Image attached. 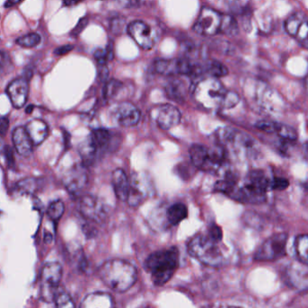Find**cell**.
Segmentation results:
<instances>
[{
	"instance_id": "cell-40",
	"label": "cell",
	"mask_w": 308,
	"mask_h": 308,
	"mask_svg": "<svg viewBox=\"0 0 308 308\" xmlns=\"http://www.w3.org/2000/svg\"><path fill=\"white\" fill-rule=\"evenodd\" d=\"M207 234L211 238H213V240L219 241V242L223 240V230L221 229V227H219L218 225H216V224H212L210 226Z\"/></svg>"
},
{
	"instance_id": "cell-6",
	"label": "cell",
	"mask_w": 308,
	"mask_h": 308,
	"mask_svg": "<svg viewBox=\"0 0 308 308\" xmlns=\"http://www.w3.org/2000/svg\"><path fill=\"white\" fill-rule=\"evenodd\" d=\"M227 90L224 85L213 77L202 80L194 89V97L201 106L213 110L222 108Z\"/></svg>"
},
{
	"instance_id": "cell-27",
	"label": "cell",
	"mask_w": 308,
	"mask_h": 308,
	"mask_svg": "<svg viewBox=\"0 0 308 308\" xmlns=\"http://www.w3.org/2000/svg\"><path fill=\"white\" fill-rule=\"evenodd\" d=\"M295 249L299 261L308 265V237L307 234L297 236L295 241Z\"/></svg>"
},
{
	"instance_id": "cell-26",
	"label": "cell",
	"mask_w": 308,
	"mask_h": 308,
	"mask_svg": "<svg viewBox=\"0 0 308 308\" xmlns=\"http://www.w3.org/2000/svg\"><path fill=\"white\" fill-rule=\"evenodd\" d=\"M98 151L105 149L111 142V133L105 129H97L90 136Z\"/></svg>"
},
{
	"instance_id": "cell-45",
	"label": "cell",
	"mask_w": 308,
	"mask_h": 308,
	"mask_svg": "<svg viewBox=\"0 0 308 308\" xmlns=\"http://www.w3.org/2000/svg\"><path fill=\"white\" fill-rule=\"evenodd\" d=\"M73 49V45H62V46H60V47L56 48V50H55V54H56V56H64V55H66L68 53H70Z\"/></svg>"
},
{
	"instance_id": "cell-10",
	"label": "cell",
	"mask_w": 308,
	"mask_h": 308,
	"mask_svg": "<svg viewBox=\"0 0 308 308\" xmlns=\"http://www.w3.org/2000/svg\"><path fill=\"white\" fill-rule=\"evenodd\" d=\"M62 269L60 264L52 262L44 266L41 273L42 295L44 299L48 300L47 302L54 299V296L62 280Z\"/></svg>"
},
{
	"instance_id": "cell-48",
	"label": "cell",
	"mask_w": 308,
	"mask_h": 308,
	"mask_svg": "<svg viewBox=\"0 0 308 308\" xmlns=\"http://www.w3.org/2000/svg\"><path fill=\"white\" fill-rule=\"evenodd\" d=\"M10 62L9 56L5 52H0V65H5Z\"/></svg>"
},
{
	"instance_id": "cell-24",
	"label": "cell",
	"mask_w": 308,
	"mask_h": 308,
	"mask_svg": "<svg viewBox=\"0 0 308 308\" xmlns=\"http://www.w3.org/2000/svg\"><path fill=\"white\" fill-rule=\"evenodd\" d=\"M188 215V209L182 202H176L168 208L167 211V218L171 225H177Z\"/></svg>"
},
{
	"instance_id": "cell-41",
	"label": "cell",
	"mask_w": 308,
	"mask_h": 308,
	"mask_svg": "<svg viewBox=\"0 0 308 308\" xmlns=\"http://www.w3.org/2000/svg\"><path fill=\"white\" fill-rule=\"evenodd\" d=\"M125 20L122 18H114L111 23V30L115 34H120L122 32Z\"/></svg>"
},
{
	"instance_id": "cell-52",
	"label": "cell",
	"mask_w": 308,
	"mask_h": 308,
	"mask_svg": "<svg viewBox=\"0 0 308 308\" xmlns=\"http://www.w3.org/2000/svg\"><path fill=\"white\" fill-rule=\"evenodd\" d=\"M32 109H33V106L28 107V110H27V112H28V113H30V112H32Z\"/></svg>"
},
{
	"instance_id": "cell-8",
	"label": "cell",
	"mask_w": 308,
	"mask_h": 308,
	"mask_svg": "<svg viewBox=\"0 0 308 308\" xmlns=\"http://www.w3.org/2000/svg\"><path fill=\"white\" fill-rule=\"evenodd\" d=\"M287 234L285 232L270 236L258 247L255 252L254 259L258 261H274L286 256Z\"/></svg>"
},
{
	"instance_id": "cell-36",
	"label": "cell",
	"mask_w": 308,
	"mask_h": 308,
	"mask_svg": "<svg viewBox=\"0 0 308 308\" xmlns=\"http://www.w3.org/2000/svg\"><path fill=\"white\" fill-rule=\"evenodd\" d=\"M121 87H122V84L117 80H112L108 82L104 88V97L106 99H111L118 93V90L121 89Z\"/></svg>"
},
{
	"instance_id": "cell-16",
	"label": "cell",
	"mask_w": 308,
	"mask_h": 308,
	"mask_svg": "<svg viewBox=\"0 0 308 308\" xmlns=\"http://www.w3.org/2000/svg\"><path fill=\"white\" fill-rule=\"evenodd\" d=\"M286 283L298 290L308 288V267L307 264L293 262L286 269Z\"/></svg>"
},
{
	"instance_id": "cell-15",
	"label": "cell",
	"mask_w": 308,
	"mask_h": 308,
	"mask_svg": "<svg viewBox=\"0 0 308 308\" xmlns=\"http://www.w3.org/2000/svg\"><path fill=\"white\" fill-rule=\"evenodd\" d=\"M6 93L10 99L12 105L16 109H21L28 101L29 93L28 80L18 78L12 81L6 88Z\"/></svg>"
},
{
	"instance_id": "cell-9",
	"label": "cell",
	"mask_w": 308,
	"mask_h": 308,
	"mask_svg": "<svg viewBox=\"0 0 308 308\" xmlns=\"http://www.w3.org/2000/svg\"><path fill=\"white\" fill-rule=\"evenodd\" d=\"M223 16L210 7H202L194 26V31L203 36H213L220 34Z\"/></svg>"
},
{
	"instance_id": "cell-4",
	"label": "cell",
	"mask_w": 308,
	"mask_h": 308,
	"mask_svg": "<svg viewBox=\"0 0 308 308\" xmlns=\"http://www.w3.org/2000/svg\"><path fill=\"white\" fill-rule=\"evenodd\" d=\"M219 241L208 234H198L188 243V253L193 258L211 267H218L224 262V253L219 247Z\"/></svg>"
},
{
	"instance_id": "cell-20",
	"label": "cell",
	"mask_w": 308,
	"mask_h": 308,
	"mask_svg": "<svg viewBox=\"0 0 308 308\" xmlns=\"http://www.w3.org/2000/svg\"><path fill=\"white\" fill-rule=\"evenodd\" d=\"M25 129L34 146L42 144L46 140L49 133L47 124L41 119H33L29 121Z\"/></svg>"
},
{
	"instance_id": "cell-25",
	"label": "cell",
	"mask_w": 308,
	"mask_h": 308,
	"mask_svg": "<svg viewBox=\"0 0 308 308\" xmlns=\"http://www.w3.org/2000/svg\"><path fill=\"white\" fill-rule=\"evenodd\" d=\"M166 92L168 98L175 101H183L186 95V84L182 80H173L168 84Z\"/></svg>"
},
{
	"instance_id": "cell-29",
	"label": "cell",
	"mask_w": 308,
	"mask_h": 308,
	"mask_svg": "<svg viewBox=\"0 0 308 308\" xmlns=\"http://www.w3.org/2000/svg\"><path fill=\"white\" fill-rule=\"evenodd\" d=\"M275 133L280 136L282 140L286 141H295L297 140V132L296 129L284 124L277 123Z\"/></svg>"
},
{
	"instance_id": "cell-43",
	"label": "cell",
	"mask_w": 308,
	"mask_h": 308,
	"mask_svg": "<svg viewBox=\"0 0 308 308\" xmlns=\"http://www.w3.org/2000/svg\"><path fill=\"white\" fill-rule=\"evenodd\" d=\"M118 4L125 8H132L138 6L140 0H116Z\"/></svg>"
},
{
	"instance_id": "cell-3",
	"label": "cell",
	"mask_w": 308,
	"mask_h": 308,
	"mask_svg": "<svg viewBox=\"0 0 308 308\" xmlns=\"http://www.w3.org/2000/svg\"><path fill=\"white\" fill-rule=\"evenodd\" d=\"M270 180L262 170H253L247 174L241 186L238 185L233 199L248 203L258 204L265 202Z\"/></svg>"
},
{
	"instance_id": "cell-23",
	"label": "cell",
	"mask_w": 308,
	"mask_h": 308,
	"mask_svg": "<svg viewBox=\"0 0 308 308\" xmlns=\"http://www.w3.org/2000/svg\"><path fill=\"white\" fill-rule=\"evenodd\" d=\"M98 152L99 151L90 137L83 141L82 144L79 146V153L81 155L84 166L91 165L94 162Z\"/></svg>"
},
{
	"instance_id": "cell-21",
	"label": "cell",
	"mask_w": 308,
	"mask_h": 308,
	"mask_svg": "<svg viewBox=\"0 0 308 308\" xmlns=\"http://www.w3.org/2000/svg\"><path fill=\"white\" fill-rule=\"evenodd\" d=\"M112 185L118 200L126 202L129 195V179L122 169H116L112 174Z\"/></svg>"
},
{
	"instance_id": "cell-17",
	"label": "cell",
	"mask_w": 308,
	"mask_h": 308,
	"mask_svg": "<svg viewBox=\"0 0 308 308\" xmlns=\"http://www.w3.org/2000/svg\"><path fill=\"white\" fill-rule=\"evenodd\" d=\"M181 113L176 107L165 104L157 109L156 121L160 129L168 130L180 123Z\"/></svg>"
},
{
	"instance_id": "cell-19",
	"label": "cell",
	"mask_w": 308,
	"mask_h": 308,
	"mask_svg": "<svg viewBox=\"0 0 308 308\" xmlns=\"http://www.w3.org/2000/svg\"><path fill=\"white\" fill-rule=\"evenodd\" d=\"M12 140L16 151L21 157H28L31 156L33 152V143L30 140L28 132L25 128L18 127L14 129L12 135Z\"/></svg>"
},
{
	"instance_id": "cell-49",
	"label": "cell",
	"mask_w": 308,
	"mask_h": 308,
	"mask_svg": "<svg viewBox=\"0 0 308 308\" xmlns=\"http://www.w3.org/2000/svg\"><path fill=\"white\" fill-rule=\"evenodd\" d=\"M23 0H6V3H5V7L6 8H9L12 6H15L16 5H18L19 3H21Z\"/></svg>"
},
{
	"instance_id": "cell-31",
	"label": "cell",
	"mask_w": 308,
	"mask_h": 308,
	"mask_svg": "<svg viewBox=\"0 0 308 308\" xmlns=\"http://www.w3.org/2000/svg\"><path fill=\"white\" fill-rule=\"evenodd\" d=\"M238 31L239 29H238V26L235 20L230 16H223V22H222V28H221L220 33L233 36L238 34Z\"/></svg>"
},
{
	"instance_id": "cell-22",
	"label": "cell",
	"mask_w": 308,
	"mask_h": 308,
	"mask_svg": "<svg viewBox=\"0 0 308 308\" xmlns=\"http://www.w3.org/2000/svg\"><path fill=\"white\" fill-rule=\"evenodd\" d=\"M114 306L111 295L102 292H97L88 295L82 303V308H111Z\"/></svg>"
},
{
	"instance_id": "cell-28",
	"label": "cell",
	"mask_w": 308,
	"mask_h": 308,
	"mask_svg": "<svg viewBox=\"0 0 308 308\" xmlns=\"http://www.w3.org/2000/svg\"><path fill=\"white\" fill-rule=\"evenodd\" d=\"M54 302L56 306L59 308H74L73 299L70 297L67 292L59 290L57 288L56 294L54 296Z\"/></svg>"
},
{
	"instance_id": "cell-11",
	"label": "cell",
	"mask_w": 308,
	"mask_h": 308,
	"mask_svg": "<svg viewBox=\"0 0 308 308\" xmlns=\"http://www.w3.org/2000/svg\"><path fill=\"white\" fill-rule=\"evenodd\" d=\"M80 212L90 222L102 224L106 221L107 210L101 200L95 196L86 195L81 198Z\"/></svg>"
},
{
	"instance_id": "cell-46",
	"label": "cell",
	"mask_w": 308,
	"mask_h": 308,
	"mask_svg": "<svg viewBox=\"0 0 308 308\" xmlns=\"http://www.w3.org/2000/svg\"><path fill=\"white\" fill-rule=\"evenodd\" d=\"M5 156H6V163L9 167L14 165V157H13V151L9 146H6L5 149Z\"/></svg>"
},
{
	"instance_id": "cell-33",
	"label": "cell",
	"mask_w": 308,
	"mask_h": 308,
	"mask_svg": "<svg viewBox=\"0 0 308 308\" xmlns=\"http://www.w3.org/2000/svg\"><path fill=\"white\" fill-rule=\"evenodd\" d=\"M207 72L214 78L224 77L228 74V69L218 61H212L207 65Z\"/></svg>"
},
{
	"instance_id": "cell-44",
	"label": "cell",
	"mask_w": 308,
	"mask_h": 308,
	"mask_svg": "<svg viewBox=\"0 0 308 308\" xmlns=\"http://www.w3.org/2000/svg\"><path fill=\"white\" fill-rule=\"evenodd\" d=\"M9 128V119L6 117L0 118V135L5 136Z\"/></svg>"
},
{
	"instance_id": "cell-39",
	"label": "cell",
	"mask_w": 308,
	"mask_h": 308,
	"mask_svg": "<svg viewBox=\"0 0 308 308\" xmlns=\"http://www.w3.org/2000/svg\"><path fill=\"white\" fill-rule=\"evenodd\" d=\"M276 127H277V122L273 121H269V120H260L256 123V128L266 132V133H275L276 131Z\"/></svg>"
},
{
	"instance_id": "cell-42",
	"label": "cell",
	"mask_w": 308,
	"mask_h": 308,
	"mask_svg": "<svg viewBox=\"0 0 308 308\" xmlns=\"http://www.w3.org/2000/svg\"><path fill=\"white\" fill-rule=\"evenodd\" d=\"M88 25V18L87 17H83L79 20V22L77 23V25L75 26V28H73L71 32V34L73 36H78L81 34V33L84 30V28L87 27Z\"/></svg>"
},
{
	"instance_id": "cell-34",
	"label": "cell",
	"mask_w": 308,
	"mask_h": 308,
	"mask_svg": "<svg viewBox=\"0 0 308 308\" xmlns=\"http://www.w3.org/2000/svg\"><path fill=\"white\" fill-rule=\"evenodd\" d=\"M155 68L157 70V73L161 74H172L175 73V63L174 60H157L155 63Z\"/></svg>"
},
{
	"instance_id": "cell-1",
	"label": "cell",
	"mask_w": 308,
	"mask_h": 308,
	"mask_svg": "<svg viewBox=\"0 0 308 308\" xmlns=\"http://www.w3.org/2000/svg\"><path fill=\"white\" fill-rule=\"evenodd\" d=\"M101 281L112 290L122 293L134 286L138 280V271L128 261L114 258L102 264L98 270Z\"/></svg>"
},
{
	"instance_id": "cell-37",
	"label": "cell",
	"mask_w": 308,
	"mask_h": 308,
	"mask_svg": "<svg viewBox=\"0 0 308 308\" xmlns=\"http://www.w3.org/2000/svg\"><path fill=\"white\" fill-rule=\"evenodd\" d=\"M289 185V181L282 177H274L270 181V189L275 191H283Z\"/></svg>"
},
{
	"instance_id": "cell-47",
	"label": "cell",
	"mask_w": 308,
	"mask_h": 308,
	"mask_svg": "<svg viewBox=\"0 0 308 308\" xmlns=\"http://www.w3.org/2000/svg\"><path fill=\"white\" fill-rule=\"evenodd\" d=\"M100 66H101V70L99 71V77L101 81H105L108 78V75H109V70L105 65H100Z\"/></svg>"
},
{
	"instance_id": "cell-14",
	"label": "cell",
	"mask_w": 308,
	"mask_h": 308,
	"mask_svg": "<svg viewBox=\"0 0 308 308\" xmlns=\"http://www.w3.org/2000/svg\"><path fill=\"white\" fill-rule=\"evenodd\" d=\"M285 28L287 34L298 40L301 44L308 41V19L303 13H295L286 19Z\"/></svg>"
},
{
	"instance_id": "cell-50",
	"label": "cell",
	"mask_w": 308,
	"mask_h": 308,
	"mask_svg": "<svg viewBox=\"0 0 308 308\" xmlns=\"http://www.w3.org/2000/svg\"><path fill=\"white\" fill-rule=\"evenodd\" d=\"M81 0H63V4L65 6H73V5H75L76 3H78Z\"/></svg>"
},
{
	"instance_id": "cell-13",
	"label": "cell",
	"mask_w": 308,
	"mask_h": 308,
	"mask_svg": "<svg viewBox=\"0 0 308 308\" xmlns=\"http://www.w3.org/2000/svg\"><path fill=\"white\" fill-rule=\"evenodd\" d=\"M128 33L136 44L144 50H150L155 44L151 28L146 23L133 21L128 27Z\"/></svg>"
},
{
	"instance_id": "cell-35",
	"label": "cell",
	"mask_w": 308,
	"mask_h": 308,
	"mask_svg": "<svg viewBox=\"0 0 308 308\" xmlns=\"http://www.w3.org/2000/svg\"><path fill=\"white\" fill-rule=\"evenodd\" d=\"M37 188V182L36 180L28 179L21 180L17 184V189L23 195H30L33 194Z\"/></svg>"
},
{
	"instance_id": "cell-5",
	"label": "cell",
	"mask_w": 308,
	"mask_h": 308,
	"mask_svg": "<svg viewBox=\"0 0 308 308\" xmlns=\"http://www.w3.org/2000/svg\"><path fill=\"white\" fill-rule=\"evenodd\" d=\"M191 161L196 168L208 172L216 173L225 164L227 151L222 146L209 148L206 146L195 144L191 146Z\"/></svg>"
},
{
	"instance_id": "cell-38",
	"label": "cell",
	"mask_w": 308,
	"mask_h": 308,
	"mask_svg": "<svg viewBox=\"0 0 308 308\" xmlns=\"http://www.w3.org/2000/svg\"><path fill=\"white\" fill-rule=\"evenodd\" d=\"M239 101H240V98H239L238 94H236L234 92H228L227 91L222 108L230 109V108L235 106Z\"/></svg>"
},
{
	"instance_id": "cell-51",
	"label": "cell",
	"mask_w": 308,
	"mask_h": 308,
	"mask_svg": "<svg viewBox=\"0 0 308 308\" xmlns=\"http://www.w3.org/2000/svg\"><path fill=\"white\" fill-rule=\"evenodd\" d=\"M3 148H4V142H3V140L0 137V152L3 150Z\"/></svg>"
},
{
	"instance_id": "cell-30",
	"label": "cell",
	"mask_w": 308,
	"mask_h": 308,
	"mask_svg": "<svg viewBox=\"0 0 308 308\" xmlns=\"http://www.w3.org/2000/svg\"><path fill=\"white\" fill-rule=\"evenodd\" d=\"M64 203L61 200H56L52 202L49 207L47 208V215L54 222H57L62 218V214L64 213Z\"/></svg>"
},
{
	"instance_id": "cell-32",
	"label": "cell",
	"mask_w": 308,
	"mask_h": 308,
	"mask_svg": "<svg viewBox=\"0 0 308 308\" xmlns=\"http://www.w3.org/2000/svg\"><path fill=\"white\" fill-rule=\"evenodd\" d=\"M41 42V37L38 34L35 33H30V34H25L23 36H20L17 40V45L25 47V48H33L39 45Z\"/></svg>"
},
{
	"instance_id": "cell-18",
	"label": "cell",
	"mask_w": 308,
	"mask_h": 308,
	"mask_svg": "<svg viewBox=\"0 0 308 308\" xmlns=\"http://www.w3.org/2000/svg\"><path fill=\"white\" fill-rule=\"evenodd\" d=\"M115 118L122 127H133L140 122V110L130 102H121L115 111Z\"/></svg>"
},
{
	"instance_id": "cell-12",
	"label": "cell",
	"mask_w": 308,
	"mask_h": 308,
	"mask_svg": "<svg viewBox=\"0 0 308 308\" xmlns=\"http://www.w3.org/2000/svg\"><path fill=\"white\" fill-rule=\"evenodd\" d=\"M62 183L70 194L78 196L88 184V173L86 166L78 164L69 169L63 175Z\"/></svg>"
},
{
	"instance_id": "cell-2",
	"label": "cell",
	"mask_w": 308,
	"mask_h": 308,
	"mask_svg": "<svg viewBox=\"0 0 308 308\" xmlns=\"http://www.w3.org/2000/svg\"><path fill=\"white\" fill-rule=\"evenodd\" d=\"M179 266V251L176 247L153 252L145 261V269L151 276L154 285H166Z\"/></svg>"
},
{
	"instance_id": "cell-7",
	"label": "cell",
	"mask_w": 308,
	"mask_h": 308,
	"mask_svg": "<svg viewBox=\"0 0 308 308\" xmlns=\"http://www.w3.org/2000/svg\"><path fill=\"white\" fill-rule=\"evenodd\" d=\"M155 193L151 178L146 173H135L129 180V195L126 202L132 207H138Z\"/></svg>"
}]
</instances>
